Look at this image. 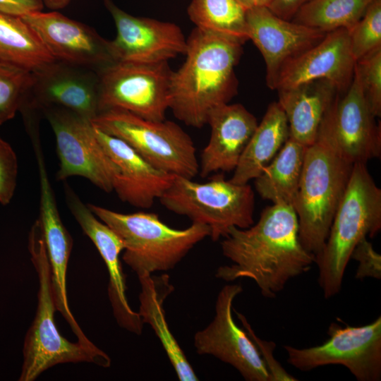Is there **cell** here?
<instances>
[{
    "label": "cell",
    "mask_w": 381,
    "mask_h": 381,
    "mask_svg": "<svg viewBox=\"0 0 381 381\" xmlns=\"http://www.w3.org/2000/svg\"><path fill=\"white\" fill-rule=\"evenodd\" d=\"M329 108L315 141L306 147L294 205L299 240L315 258L324 247L353 165L343 155L336 141Z\"/></svg>",
    "instance_id": "3957f363"
},
{
    "label": "cell",
    "mask_w": 381,
    "mask_h": 381,
    "mask_svg": "<svg viewBox=\"0 0 381 381\" xmlns=\"http://www.w3.org/2000/svg\"><path fill=\"white\" fill-rule=\"evenodd\" d=\"M351 259L358 262L355 278L381 279V255L377 253L366 238H363L353 250Z\"/></svg>",
    "instance_id": "e575fe53"
},
{
    "label": "cell",
    "mask_w": 381,
    "mask_h": 381,
    "mask_svg": "<svg viewBox=\"0 0 381 381\" xmlns=\"http://www.w3.org/2000/svg\"><path fill=\"white\" fill-rule=\"evenodd\" d=\"M310 0H272L268 9L275 16L291 20L298 11Z\"/></svg>",
    "instance_id": "8d00e7d4"
},
{
    "label": "cell",
    "mask_w": 381,
    "mask_h": 381,
    "mask_svg": "<svg viewBox=\"0 0 381 381\" xmlns=\"http://www.w3.org/2000/svg\"><path fill=\"white\" fill-rule=\"evenodd\" d=\"M246 11L236 0H192L187 13L195 28L244 44L248 40Z\"/></svg>",
    "instance_id": "83f0119b"
},
{
    "label": "cell",
    "mask_w": 381,
    "mask_h": 381,
    "mask_svg": "<svg viewBox=\"0 0 381 381\" xmlns=\"http://www.w3.org/2000/svg\"><path fill=\"white\" fill-rule=\"evenodd\" d=\"M104 4L116 29L110 41L116 61L155 64L185 55L187 39L176 24L132 16L111 0H104Z\"/></svg>",
    "instance_id": "5bb4252c"
},
{
    "label": "cell",
    "mask_w": 381,
    "mask_h": 381,
    "mask_svg": "<svg viewBox=\"0 0 381 381\" xmlns=\"http://www.w3.org/2000/svg\"><path fill=\"white\" fill-rule=\"evenodd\" d=\"M238 319L241 321L243 329L256 346L261 358L269 372L270 381H296L295 377L290 375L274 356V351L277 346L272 341L260 339L255 333L245 315L234 310Z\"/></svg>",
    "instance_id": "d6a6232c"
},
{
    "label": "cell",
    "mask_w": 381,
    "mask_h": 381,
    "mask_svg": "<svg viewBox=\"0 0 381 381\" xmlns=\"http://www.w3.org/2000/svg\"><path fill=\"white\" fill-rule=\"evenodd\" d=\"M306 146L289 137L280 150L255 178V188L262 199L294 207Z\"/></svg>",
    "instance_id": "484cf974"
},
{
    "label": "cell",
    "mask_w": 381,
    "mask_h": 381,
    "mask_svg": "<svg viewBox=\"0 0 381 381\" xmlns=\"http://www.w3.org/2000/svg\"><path fill=\"white\" fill-rule=\"evenodd\" d=\"M278 102L289 127V136L305 146L313 144L322 119L338 92L326 80H317L277 90Z\"/></svg>",
    "instance_id": "603a6c76"
},
{
    "label": "cell",
    "mask_w": 381,
    "mask_h": 381,
    "mask_svg": "<svg viewBox=\"0 0 381 381\" xmlns=\"http://www.w3.org/2000/svg\"><path fill=\"white\" fill-rule=\"evenodd\" d=\"M87 205L121 238L124 244L122 259L138 277L174 269L196 244L210 235V227L200 223L176 229L154 212L123 214L91 203Z\"/></svg>",
    "instance_id": "8992f818"
},
{
    "label": "cell",
    "mask_w": 381,
    "mask_h": 381,
    "mask_svg": "<svg viewBox=\"0 0 381 381\" xmlns=\"http://www.w3.org/2000/svg\"><path fill=\"white\" fill-rule=\"evenodd\" d=\"M172 70L168 62H114L98 71L99 111L120 109L150 121L165 120Z\"/></svg>",
    "instance_id": "9c48e42d"
},
{
    "label": "cell",
    "mask_w": 381,
    "mask_h": 381,
    "mask_svg": "<svg viewBox=\"0 0 381 381\" xmlns=\"http://www.w3.org/2000/svg\"><path fill=\"white\" fill-rule=\"evenodd\" d=\"M363 92L375 117L381 116V49L356 62Z\"/></svg>",
    "instance_id": "1f68e13d"
},
{
    "label": "cell",
    "mask_w": 381,
    "mask_h": 381,
    "mask_svg": "<svg viewBox=\"0 0 381 381\" xmlns=\"http://www.w3.org/2000/svg\"><path fill=\"white\" fill-rule=\"evenodd\" d=\"M289 137L286 114L278 102L269 104L246 145L229 181L247 184L270 163Z\"/></svg>",
    "instance_id": "d4e9b609"
},
{
    "label": "cell",
    "mask_w": 381,
    "mask_h": 381,
    "mask_svg": "<svg viewBox=\"0 0 381 381\" xmlns=\"http://www.w3.org/2000/svg\"><path fill=\"white\" fill-rule=\"evenodd\" d=\"M381 229V189L366 164L353 165L345 192L334 216L321 252L315 256L318 284L327 299L340 292L344 275L356 246Z\"/></svg>",
    "instance_id": "277c9868"
},
{
    "label": "cell",
    "mask_w": 381,
    "mask_h": 381,
    "mask_svg": "<svg viewBox=\"0 0 381 381\" xmlns=\"http://www.w3.org/2000/svg\"><path fill=\"white\" fill-rule=\"evenodd\" d=\"M66 203L83 232L94 243L109 272V298L119 325L135 334H140L143 322L138 313L133 311L126 296V275L119 255L124 250L121 238L93 214L86 204L68 184L64 185Z\"/></svg>",
    "instance_id": "ac0fdd59"
},
{
    "label": "cell",
    "mask_w": 381,
    "mask_h": 381,
    "mask_svg": "<svg viewBox=\"0 0 381 381\" xmlns=\"http://www.w3.org/2000/svg\"><path fill=\"white\" fill-rule=\"evenodd\" d=\"M373 0H310L296 13L293 22L329 32L351 30Z\"/></svg>",
    "instance_id": "f1b7e54d"
},
{
    "label": "cell",
    "mask_w": 381,
    "mask_h": 381,
    "mask_svg": "<svg viewBox=\"0 0 381 381\" xmlns=\"http://www.w3.org/2000/svg\"><path fill=\"white\" fill-rule=\"evenodd\" d=\"M329 339L320 345L296 348L284 345L287 363L301 371L341 365L358 381L381 379V317L362 326L332 322Z\"/></svg>",
    "instance_id": "30bf717a"
},
{
    "label": "cell",
    "mask_w": 381,
    "mask_h": 381,
    "mask_svg": "<svg viewBox=\"0 0 381 381\" xmlns=\"http://www.w3.org/2000/svg\"><path fill=\"white\" fill-rule=\"evenodd\" d=\"M38 165L40 200V216L48 256L51 283L56 310L71 327L78 341L93 344L83 333L69 308L66 290V272L73 239L64 225L57 208L54 190L46 169L41 145L34 147Z\"/></svg>",
    "instance_id": "2e32d148"
},
{
    "label": "cell",
    "mask_w": 381,
    "mask_h": 381,
    "mask_svg": "<svg viewBox=\"0 0 381 381\" xmlns=\"http://www.w3.org/2000/svg\"><path fill=\"white\" fill-rule=\"evenodd\" d=\"M241 41L195 28L187 38L186 59L172 71L169 107L188 126L207 123L215 107L229 103L238 92L234 68L243 53Z\"/></svg>",
    "instance_id": "7a4b0ae2"
},
{
    "label": "cell",
    "mask_w": 381,
    "mask_h": 381,
    "mask_svg": "<svg viewBox=\"0 0 381 381\" xmlns=\"http://www.w3.org/2000/svg\"><path fill=\"white\" fill-rule=\"evenodd\" d=\"M248 40L260 52L266 67V83L275 90L283 66L320 42L327 32L284 20L267 7L246 11Z\"/></svg>",
    "instance_id": "e0dca14e"
},
{
    "label": "cell",
    "mask_w": 381,
    "mask_h": 381,
    "mask_svg": "<svg viewBox=\"0 0 381 381\" xmlns=\"http://www.w3.org/2000/svg\"><path fill=\"white\" fill-rule=\"evenodd\" d=\"M18 159L8 143L0 137V203L8 205L16 190Z\"/></svg>",
    "instance_id": "836d02e7"
},
{
    "label": "cell",
    "mask_w": 381,
    "mask_h": 381,
    "mask_svg": "<svg viewBox=\"0 0 381 381\" xmlns=\"http://www.w3.org/2000/svg\"><path fill=\"white\" fill-rule=\"evenodd\" d=\"M221 248L232 264L219 267L216 277L226 282L250 279L268 298H274L289 280L315 263V255L299 240L295 210L286 204L267 207L248 228L231 227Z\"/></svg>",
    "instance_id": "6da1fadb"
},
{
    "label": "cell",
    "mask_w": 381,
    "mask_h": 381,
    "mask_svg": "<svg viewBox=\"0 0 381 381\" xmlns=\"http://www.w3.org/2000/svg\"><path fill=\"white\" fill-rule=\"evenodd\" d=\"M42 114L56 138V180L82 176L104 192L113 191L114 164L98 142L91 121L61 107L47 108Z\"/></svg>",
    "instance_id": "7c38bea8"
},
{
    "label": "cell",
    "mask_w": 381,
    "mask_h": 381,
    "mask_svg": "<svg viewBox=\"0 0 381 381\" xmlns=\"http://www.w3.org/2000/svg\"><path fill=\"white\" fill-rule=\"evenodd\" d=\"M31 261L37 274V307L23 344V362L19 381H33L46 370L66 363H91L103 368L111 365L110 357L94 344L69 341L59 333L55 322L50 267L39 218L28 238Z\"/></svg>",
    "instance_id": "5b68a950"
},
{
    "label": "cell",
    "mask_w": 381,
    "mask_h": 381,
    "mask_svg": "<svg viewBox=\"0 0 381 381\" xmlns=\"http://www.w3.org/2000/svg\"><path fill=\"white\" fill-rule=\"evenodd\" d=\"M50 107L64 108L92 121L99 112L98 72L58 60L32 72L19 110L25 123H36V115Z\"/></svg>",
    "instance_id": "8fae6325"
},
{
    "label": "cell",
    "mask_w": 381,
    "mask_h": 381,
    "mask_svg": "<svg viewBox=\"0 0 381 381\" xmlns=\"http://www.w3.org/2000/svg\"><path fill=\"white\" fill-rule=\"evenodd\" d=\"M207 124L211 134L200 155L199 174L206 177L234 170L258 126L255 116L241 104L227 103L210 111Z\"/></svg>",
    "instance_id": "7402d4cb"
},
{
    "label": "cell",
    "mask_w": 381,
    "mask_h": 381,
    "mask_svg": "<svg viewBox=\"0 0 381 381\" xmlns=\"http://www.w3.org/2000/svg\"><path fill=\"white\" fill-rule=\"evenodd\" d=\"M91 122L124 141L159 170L191 179L199 174L191 138L171 121H150L126 110L111 109L99 113Z\"/></svg>",
    "instance_id": "ba28073f"
},
{
    "label": "cell",
    "mask_w": 381,
    "mask_h": 381,
    "mask_svg": "<svg viewBox=\"0 0 381 381\" xmlns=\"http://www.w3.org/2000/svg\"><path fill=\"white\" fill-rule=\"evenodd\" d=\"M42 0H0V12L16 16L42 11Z\"/></svg>",
    "instance_id": "d590c367"
},
{
    "label": "cell",
    "mask_w": 381,
    "mask_h": 381,
    "mask_svg": "<svg viewBox=\"0 0 381 381\" xmlns=\"http://www.w3.org/2000/svg\"><path fill=\"white\" fill-rule=\"evenodd\" d=\"M355 64L351 52L348 30L338 29L331 31L327 32L317 44L283 66L275 90L326 80L335 86L339 93L342 94L351 83Z\"/></svg>",
    "instance_id": "ffe728a7"
},
{
    "label": "cell",
    "mask_w": 381,
    "mask_h": 381,
    "mask_svg": "<svg viewBox=\"0 0 381 381\" xmlns=\"http://www.w3.org/2000/svg\"><path fill=\"white\" fill-rule=\"evenodd\" d=\"M239 4H241L246 10H248L255 6L254 0H236Z\"/></svg>",
    "instance_id": "f35d334b"
},
{
    "label": "cell",
    "mask_w": 381,
    "mask_h": 381,
    "mask_svg": "<svg viewBox=\"0 0 381 381\" xmlns=\"http://www.w3.org/2000/svg\"><path fill=\"white\" fill-rule=\"evenodd\" d=\"M329 111L336 141L346 159L366 164L380 157V123L369 109L355 67L351 85L337 93Z\"/></svg>",
    "instance_id": "d6986e66"
},
{
    "label": "cell",
    "mask_w": 381,
    "mask_h": 381,
    "mask_svg": "<svg viewBox=\"0 0 381 381\" xmlns=\"http://www.w3.org/2000/svg\"><path fill=\"white\" fill-rule=\"evenodd\" d=\"M348 32L351 52L356 62L381 49V0H373Z\"/></svg>",
    "instance_id": "4dcf8cb0"
},
{
    "label": "cell",
    "mask_w": 381,
    "mask_h": 381,
    "mask_svg": "<svg viewBox=\"0 0 381 381\" xmlns=\"http://www.w3.org/2000/svg\"><path fill=\"white\" fill-rule=\"evenodd\" d=\"M167 210L208 226L212 241L227 236L231 227L253 224L255 196L248 184H235L217 174L205 183L176 176L159 198Z\"/></svg>",
    "instance_id": "52a82bcc"
},
{
    "label": "cell",
    "mask_w": 381,
    "mask_h": 381,
    "mask_svg": "<svg viewBox=\"0 0 381 381\" xmlns=\"http://www.w3.org/2000/svg\"><path fill=\"white\" fill-rule=\"evenodd\" d=\"M243 291L240 284L224 286L215 303L212 321L194 335V346L200 355H211L236 369L247 381H270L260 354L243 328L236 324L232 304Z\"/></svg>",
    "instance_id": "4fadbf2b"
},
{
    "label": "cell",
    "mask_w": 381,
    "mask_h": 381,
    "mask_svg": "<svg viewBox=\"0 0 381 381\" xmlns=\"http://www.w3.org/2000/svg\"><path fill=\"white\" fill-rule=\"evenodd\" d=\"M31 80V71L0 62V125L19 111Z\"/></svg>",
    "instance_id": "f546056e"
},
{
    "label": "cell",
    "mask_w": 381,
    "mask_h": 381,
    "mask_svg": "<svg viewBox=\"0 0 381 381\" xmlns=\"http://www.w3.org/2000/svg\"><path fill=\"white\" fill-rule=\"evenodd\" d=\"M38 35L55 60L99 71L116 62L110 41L91 27L57 11L20 16Z\"/></svg>",
    "instance_id": "9a60e30c"
},
{
    "label": "cell",
    "mask_w": 381,
    "mask_h": 381,
    "mask_svg": "<svg viewBox=\"0 0 381 381\" xmlns=\"http://www.w3.org/2000/svg\"><path fill=\"white\" fill-rule=\"evenodd\" d=\"M92 126L98 142L114 164L113 190L124 202L151 207L170 187L175 175L155 168L124 141Z\"/></svg>",
    "instance_id": "44dd1931"
},
{
    "label": "cell",
    "mask_w": 381,
    "mask_h": 381,
    "mask_svg": "<svg viewBox=\"0 0 381 381\" xmlns=\"http://www.w3.org/2000/svg\"><path fill=\"white\" fill-rule=\"evenodd\" d=\"M54 60L20 16L0 12V62L33 72Z\"/></svg>",
    "instance_id": "4316f807"
},
{
    "label": "cell",
    "mask_w": 381,
    "mask_h": 381,
    "mask_svg": "<svg viewBox=\"0 0 381 381\" xmlns=\"http://www.w3.org/2000/svg\"><path fill=\"white\" fill-rule=\"evenodd\" d=\"M44 5L50 9L58 10L66 7L71 0H42Z\"/></svg>",
    "instance_id": "74e56055"
},
{
    "label": "cell",
    "mask_w": 381,
    "mask_h": 381,
    "mask_svg": "<svg viewBox=\"0 0 381 381\" xmlns=\"http://www.w3.org/2000/svg\"><path fill=\"white\" fill-rule=\"evenodd\" d=\"M141 291L138 314L143 322L150 325L159 339L174 371L181 381H198V378L185 353L169 329L165 318L164 302L174 290L167 274L138 277Z\"/></svg>",
    "instance_id": "cb8c5ba5"
},
{
    "label": "cell",
    "mask_w": 381,
    "mask_h": 381,
    "mask_svg": "<svg viewBox=\"0 0 381 381\" xmlns=\"http://www.w3.org/2000/svg\"><path fill=\"white\" fill-rule=\"evenodd\" d=\"M256 6L268 7L272 0H254Z\"/></svg>",
    "instance_id": "ab89813d"
}]
</instances>
